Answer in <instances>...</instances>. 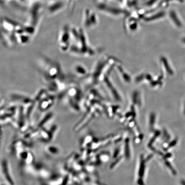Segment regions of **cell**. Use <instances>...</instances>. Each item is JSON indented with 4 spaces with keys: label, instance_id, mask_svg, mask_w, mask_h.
Wrapping results in <instances>:
<instances>
[{
    "label": "cell",
    "instance_id": "obj_1",
    "mask_svg": "<svg viewBox=\"0 0 185 185\" xmlns=\"http://www.w3.org/2000/svg\"><path fill=\"white\" fill-rule=\"evenodd\" d=\"M1 171L4 178L6 181L7 183L8 184L14 185V180H13V178L11 176L9 166L6 160H4L2 161L1 163Z\"/></svg>",
    "mask_w": 185,
    "mask_h": 185
},
{
    "label": "cell",
    "instance_id": "obj_2",
    "mask_svg": "<svg viewBox=\"0 0 185 185\" xmlns=\"http://www.w3.org/2000/svg\"><path fill=\"white\" fill-rule=\"evenodd\" d=\"M169 17L171 18V20H172L173 22H175L176 24L178 25H181V23L179 20V15L178 14V13H176L175 11H174V10H171L170 12H169Z\"/></svg>",
    "mask_w": 185,
    "mask_h": 185
},
{
    "label": "cell",
    "instance_id": "obj_3",
    "mask_svg": "<svg viewBox=\"0 0 185 185\" xmlns=\"http://www.w3.org/2000/svg\"><path fill=\"white\" fill-rule=\"evenodd\" d=\"M47 151H48V152L49 151L50 153H52L53 155H56L58 154V151H59V150H58V148L57 147L51 146H49V147H48L47 148Z\"/></svg>",
    "mask_w": 185,
    "mask_h": 185
}]
</instances>
